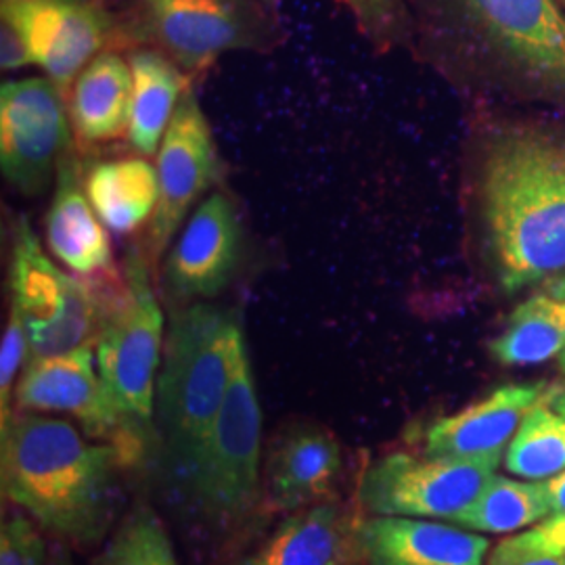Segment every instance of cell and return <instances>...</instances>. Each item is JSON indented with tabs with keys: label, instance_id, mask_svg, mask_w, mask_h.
<instances>
[{
	"label": "cell",
	"instance_id": "obj_1",
	"mask_svg": "<svg viewBox=\"0 0 565 565\" xmlns=\"http://www.w3.org/2000/svg\"><path fill=\"white\" fill-rule=\"evenodd\" d=\"M473 210L484 260L505 294L565 268V130L499 126L473 162Z\"/></svg>",
	"mask_w": 565,
	"mask_h": 565
},
{
	"label": "cell",
	"instance_id": "obj_2",
	"mask_svg": "<svg viewBox=\"0 0 565 565\" xmlns=\"http://www.w3.org/2000/svg\"><path fill=\"white\" fill-rule=\"evenodd\" d=\"M408 7L417 46L446 76L513 86L565 107V15L557 0H408Z\"/></svg>",
	"mask_w": 565,
	"mask_h": 565
},
{
	"label": "cell",
	"instance_id": "obj_3",
	"mask_svg": "<svg viewBox=\"0 0 565 565\" xmlns=\"http://www.w3.org/2000/svg\"><path fill=\"white\" fill-rule=\"evenodd\" d=\"M0 438L4 499L70 545L99 543L116 505L120 452L41 413H13Z\"/></svg>",
	"mask_w": 565,
	"mask_h": 565
},
{
	"label": "cell",
	"instance_id": "obj_4",
	"mask_svg": "<svg viewBox=\"0 0 565 565\" xmlns=\"http://www.w3.org/2000/svg\"><path fill=\"white\" fill-rule=\"evenodd\" d=\"M243 342L242 324L226 308L193 302L172 310L156 387V436L181 492L223 408Z\"/></svg>",
	"mask_w": 565,
	"mask_h": 565
},
{
	"label": "cell",
	"instance_id": "obj_5",
	"mask_svg": "<svg viewBox=\"0 0 565 565\" xmlns=\"http://www.w3.org/2000/svg\"><path fill=\"white\" fill-rule=\"evenodd\" d=\"M281 41L279 21L260 0H128L114 49H156L195 78L224 53H270Z\"/></svg>",
	"mask_w": 565,
	"mask_h": 565
},
{
	"label": "cell",
	"instance_id": "obj_6",
	"mask_svg": "<svg viewBox=\"0 0 565 565\" xmlns=\"http://www.w3.org/2000/svg\"><path fill=\"white\" fill-rule=\"evenodd\" d=\"M260 436L263 413L243 342L223 408L182 492L210 530H237L260 503Z\"/></svg>",
	"mask_w": 565,
	"mask_h": 565
},
{
	"label": "cell",
	"instance_id": "obj_7",
	"mask_svg": "<svg viewBox=\"0 0 565 565\" xmlns=\"http://www.w3.org/2000/svg\"><path fill=\"white\" fill-rule=\"evenodd\" d=\"M142 247L126 256L120 279L105 291L97 369L105 394L124 417L153 427L158 371L163 356V312Z\"/></svg>",
	"mask_w": 565,
	"mask_h": 565
},
{
	"label": "cell",
	"instance_id": "obj_8",
	"mask_svg": "<svg viewBox=\"0 0 565 565\" xmlns=\"http://www.w3.org/2000/svg\"><path fill=\"white\" fill-rule=\"evenodd\" d=\"M9 291L11 308L20 312L28 331L30 363L97 343L105 317L99 285L55 266L28 218H20L13 231Z\"/></svg>",
	"mask_w": 565,
	"mask_h": 565
},
{
	"label": "cell",
	"instance_id": "obj_9",
	"mask_svg": "<svg viewBox=\"0 0 565 565\" xmlns=\"http://www.w3.org/2000/svg\"><path fill=\"white\" fill-rule=\"evenodd\" d=\"M501 455L452 459L390 452L364 469L359 503L371 515L452 520L492 480Z\"/></svg>",
	"mask_w": 565,
	"mask_h": 565
},
{
	"label": "cell",
	"instance_id": "obj_10",
	"mask_svg": "<svg viewBox=\"0 0 565 565\" xmlns=\"http://www.w3.org/2000/svg\"><path fill=\"white\" fill-rule=\"evenodd\" d=\"M20 413H60L76 419L82 431L120 452L121 463H141L153 427H145L111 404L93 369L90 348L25 364L13 392Z\"/></svg>",
	"mask_w": 565,
	"mask_h": 565
},
{
	"label": "cell",
	"instance_id": "obj_11",
	"mask_svg": "<svg viewBox=\"0 0 565 565\" xmlns=\"http://www.w3.org/2000/svg\"><path fill=\"white\" fill-rule=\"evenodd\" d=\"M65 95L51 78H20L0 86V170L25 198H41L72 145Z\"/></svg>",
	"mask_w": 565,
	"mask_h": 565
},
{
	"label": "cell",
	"instance_id": "obj_12",
	"mask_svg": "<svg viewBox=\"0 0 565 565\" xmlns=\"http://www.w3.org/2000/svg\"><path fill=\"white\" fill-rule=\"evenodd\" d=\"M158 177L160 202L142 243L151 266L162 260L174 237L181 233L193 203L223 182V158L193 88L184 93L163 135Z\"/></svg>",
	"mask_w": 565,
	"mask_h": 565
},
{
	"label": "cell",
	"instance_id": "obj_13",
	"mask_svg": "<svg viewBox=\"0 0 565 565\" xmlns=\"http://www.w3.org/2000/svg\"><path fill=\"white\" fill-rule=\"evenodd\" d=\"M0 18L13 21L34 65L70 93L82 70L114 49L118 11L103 0H0Z\"/></svg>",
	"mask_w": 565,
	"mask_h": 565
},
{
	"label": "cell",
	"instance_id": "obj_14",
	"mask_svg": "<svg viewBox=\"0 0 565 565\" xmlns=\"http://www.w3.org/2000/svg\"><path fill=\"white\" fill-rule=\"evenodd\" d=\"M243 258L242 216L235 202L216 191L195 207L168 247L160 268L163 294L177 306L207 302L239 277Z\"/></svg>",
	"mask_w": 565,
	"mask_h": 565
},
{
	"label": "cell",
	"instance_id": "obj_15",
	"mask_svg": "<svg viewBox=\"0 0 565 565\" xmlns=\"http://www.w3.org/2000/svg\"><path fill=\"white\" fill-rule=\"evenodd\" d=\"M343 473L340 440L323 425H289L273 440L264 469L266 513L335 503Z\"/></svg>",
	"mask_w": 565,
	"mask_h": 565
},
{
	"label": "cell",
	"instance_id": "obj_16",
	"mask_svg": "<svg viewBox=\"0 0 565 565\" xmlns=\"http://www.w3.org/2000/svg\"><path fill=\"white\" fill-rule=\"evenodd\" d=\"M546 384H509L482 401L436 419L424 431V455L476 459L503 455L530 408L545 403Z\"/></svg>",
	"mask_w": 565,
	"mask_h": 565
},
{
	"label": "cell",
	"instance_id": "obj_17",
	"mask_svg": "<svg viewBox=\"0 0 565 565\" xmlns=\"http://www.w3.org/2000/svg\"><path fill=\"white\" fill-rule=\"evenodd\" d=\"M359 565H484L490 543L465 527L377 515L356 530Z\"/></svg>",
	"mask_w": 565,
	"mask_h": 565
},
{
	"label": "cell",
	"instance_id": "obj_18",
	"mask_svg": "<svg viewBox=\"0 0 565 565\" xmlns=\"http://www.w3.org/2000/svg\"><path fill=\"white\" fill-rule=\"evenodd\" d=\"M44 242L55 260L84 279L116 270L111 243L86 195L84 162L74 147L57 170L55 193L44 216Z\"/></svg>",
	"mask_w": 565,
	"mask_h": 565
},
{
	"label": "cell",
	"instance_id": "obj_19",
	"mask_svg": "<svg viewBox=\"0 0 565 565\" xmlns=\"http://www.w3.org/2000/svg\"><path fill=\"white\" fill-rule=\"evenodd\" d=\"M361 520L340 501L294 511L260 545L231 565H359Z\"/></svg>",
	"mask_w": 565,
	"mask_h": 565
},
{
	"label": "cell",
	"instance_id": "obj_20",
	"mask_svg": "<svg viewBox=\"0 0 565 565\" xmlns=\"http://www.w3.org/2000/svg\"><path fill=\"white\" fill-rule=\"evenodd\" d=\"M132 70L118 49H105L70 88L67 111L81 145L118 141L128 135Z\"/></svg>",
	"mask_w": 565,
	"mask_h": 565
},
{
	"label": "cell",
	"instance_id": "obj_21",
	"mask_svg": "<svg viewBox=\"0 0 565 565\" xmlns=\"http://www.w3.org/2000/svg\"><path fill=\"white\" fill-rule=\"evenodd\" d=\"M84 189L105 228L120 237L151 223L160 202L158 170L139 153L84 166Z\"/></svg>",
	"mask_w": 565,
	"mask_h": 565
},
{
	"label": "cell",
	"instance_id": "obj_22",
	"mask_svg": "<svg viewBox=\"0 0 565 565\" xmlns=\"http://www.w3.org/2000/svg\"><path fill=\"white\" fill-rule=\"evenodd\" d=\"M126 60L132 70V107L126 137L135 153L151 158L191 88V76L156 49H130Z\"/></svg>",
	"mask_w": 565,
	"mask_h": 565
},
{
	"label": "cell",
	"instance_id": "obj_23",
	"mask_svg": "<svg viewBox=\"0 0 565 565\" xmlns=\"http://www.w3.org/2000/svg\"><path fill=\"white\" fill-rule=\"evenodd\" d=\"M490 354L503 366L559 361L565 369V300L546 291L524 300L490 342Z\"/></svg>",
	"mask_w": 565,
	"mask_h": 565
},
{
	"label": "cell",
	"instance_id": "obj_24",
	"mask_svg": "<svg viewBox=\"0 0 565 565\" xmlns=\"http://www.w3.org/2000/svg\"><path fill=\"white\" fill-rule=\"evenodd\" d=\"M548 513L545 484L515 482L494 473L478 499L450 522L465 530L507 534L541 524Z\"/></svg>",
	"mask_w": 565,
	"mask_h": 565
},
{
	"label": "cell",
	"instance_id": "obj_25",
	"mask_svg": "<svg viewBox=\"0 0 565 565\" xmlns=\"http://www.w3.org/2000/svg\"><path fill=\"white\" fill-rule=\"evenodd\" d=\"M509 473L525 480H548L565 469V417L545 403L527 411L507 446Z\"/></svg>",
	"mask_w": 565,
	"mask_h": 565
},
{
	"label": "cell",
	"instance_id": "obj_26",
	"mask_svg": "<svg viewBox=\"0 0 565 565\" xmlns=\"http://www.w3.org/2000/svg\"><path fill=\"white\" fill-rule=\"evenodd\" d=\"M90 565H179L170 536L151 507H132Z\"/></svg>",
	"mask_w": 565,
	"mask_h": 565
},
{
	"label": "cell",
	"instance_id": "obj_27",
	"mask_svg": "<svg viewBox=\"0 0 565 565\" xmlns=\"http://www.w3.org/2000/svg\"><path fill=\"white\" fill-rule=\"evenodd\" d=\"M364 39L377 53L413 46L415 30L408 0H342Z\"/></svg>",
	"mask_w": 565,
	"mask_h": 565
},
{
	"label": "cell",
	"instance_id": "obj_28",
	"mask_svg": "<svg viewBox=\"0 0 565 565\" xmlns=\"http://www.w3.org/2000/svg\"><path fill=\"white\" fill-rule=\"evenodd\" d=\"M30 363V340L20 312L9 306V321L2 333L0 345V422L11 419V401L18 385L21 369Z\"/></svg>",
	"mask_w": 565,
	"mask_h": 565
},
{
	"label": "cell",
	"instance_id": "obj_29",
	"mask_svg": "<svg viewBox=\"0 0 565 565\" xmlns=\"http://www.w3.org/2000/svg\"><path fill=\"white\" fill-rule=\"evenodd\" d=\"M0 565H46V545L32 520L4 518L0 530Z\"/></svg>",
	"mask_w": 565,
	"mask_h": 565
},
{
	"label": "cell",
	"instance_id": "obj_30",
	"mask_svg": "<svg viewBox=\"0 0 565 565\" xmlns=\"http://www.w3.org/2000/svg\"><path fill=\"white\" fill-rule=\"evenodd\" d=\"M503 543L518 553L565 557V515H551L524 534L505 539Z\"/></svg>",
	"mask_w": 565,
	"mask_h": 565
},
{
	"label": "cell",
	"instance_id": "obj_31",
	"mask_svg": "<svg viewBox=\"0 0 565 565\" xmlns=\"http://www.w3.org/2000/svg\"><path fill=\"white\" fill-rule=\"evenodd\" d=\"M30 46L23 39L20 28L13 21L0 18V67L2 72H18L32 65Z\"/></svg>",
	"mask_w": 565,
	"mask_h": 565
},
{
	"label": "cell",
	"instance_id": "obj_32",
	"mask_svg": "<svg viewBox=\"0 0 565 565\" xmlns=\"http://www.w3.org/2000/svg\"><path fill=\"white\" fill-rule=\"evenodd\" d=\"M486 565H565V557H545V555H527L518 553L501 541L492 548Z\"/></svg>",
	"mask_w": 565,
	"mask_h": 565
},
{
	"label": "cell",
	"instance_id": "obj_33",
	"mask_svg": "<svg viewBox=\"0 0 565 565\" xmlns=\"http://www.w3.org/2000/svg\"><path fill=\"white\" fill-rule=\"evenodd\" d=\"M551 515H565V469L545 482Z\"/></svg>",
	"mask_w": 565,
	"mask_h": 565
},
{
	"label": "cell",
	"instance_id": "obj_34",
	"mask_svg": "<svg viewBox=\"0 0 565 565\" xmlns=\"http://www.w3.org/2000/svg\"><path fill=\"white\" fill-rule=\"evenodd\" d=\"M546 294H548V296H553V298L565 300V273L564 275H559V277H555V279H551V281H548V285H546Z\"/></svg>",
	"mask_w": 565,
	"mask_h": 565
},
{
	"label": "cell",
	"instance_id": "obj_35",
	"mask_svg": "<svg viewBox=\"0 0 565 565\" xmlns=\"http://www.w3.org/2000/svg\"><path fill=\"white\" fill-rule=\"evenodd\" d=\"M551 404H553V408H555L559 415H564L565 417V392L555 394V396L551 398Z\"/></svg>",
	"mask_w": 565,
	"mask_h": 565
},
{
	"label": "cell",
	"instance_id": "obj_36",
	"mask_svg": "<svg viewBox=\"0 0 565 565\" xmlns=\"http://www.w3.org/2000/svg\"><path fill=\"white\" fill-rule=\"evenodd\" d=\"M51 565H72V559H70V555L65 551H57Z\"/></svg>",
	"mask_w": 565,
	"mask_h": 565
},
{
	"label": "cell",
	"instance_id": "obj_37",
	"mask_svg": "<svg viewBox=\"0 0 565 565\" xmlns=\"http://www.w3.org/2000/svg\"><path fill=\"white\" fill-rule=\"evenodd\" d=\"M260 2H264L266 7H270V9H275V7H277L281 0H260Z\"/></svg>",
	"mask_w": 565,
	"mask_h": 565
},
{
	"label": "cell",
	"instance_id": "obj_38",
	"mask_svg": "<svg viewBox=\"0 0 565 565\" xmlns=\"http://www.w3.org/2000/svg\"><path fill=\"white\" fill-rule=\"evenodd\" d=\"M564 2H565V0H564Z\"/></svg>",
	"mask_w": 565,
	"mask_h": 565
}]
</instances>
